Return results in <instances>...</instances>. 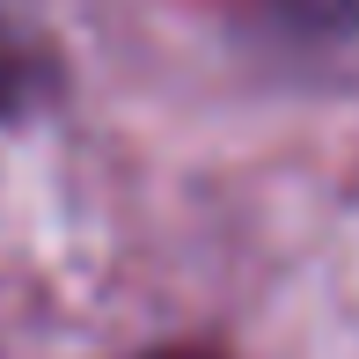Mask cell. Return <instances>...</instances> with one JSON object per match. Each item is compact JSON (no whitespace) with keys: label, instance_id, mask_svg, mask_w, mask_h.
<instances>
[{"label":"cell","instance_id":"cell-2","mask_svg":"<svg viewBox=\"0 0 359 359\" xmlns=\"http://www.w3.org/2000/svg\"><path fill=\"white\" fill-rule=\"evenodd\" d=\"M264 15H271V22H286V29L323 37V29H345V22H352L359 0H264Z\"/></svg>","mask_w":359,"mask_h":359},{"label":"cell","instance_id":"cell-1","mask_svg":"<svg viewBox=\"0 0 359 359\" xmlns=\"http://www.w3.org/2000/svg\"><path fill=\"white\" fill-rule=\"evenodd\" d=\"M59 88V59L37 29H22L15 15H0V125L8 118H29L37 103H52Z\"/></svg>","mask_w":359,"mask_h":359},{"label":"cell","instance_id":"cell-3","mask_svg":"<svg viewBox=\"0 0 359 359\" xmlns=\"http://www.w3.org/2000/svg\"><path fill=\"white\" fill-rule=\"evenodd\" d=\"M140 359H213V352H184L176 345V352H140Z\"/></svg>","mask_w":359,"mask_h":359}]
</instances>
